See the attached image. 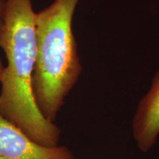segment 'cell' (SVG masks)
Listing matches in <instances>:
<instances>
[{
	"instance_id": "5",
	"label": "cell",
	"mask_w": 159,
	"mask_h": 159,
	"mask_svg": "<svg viewBox=\"0 0 159 159\" xmlns=\"http://www.w3.org/2000/svg\"><path fill=\"white\" fill-rule=\"evenodd\" d=\"M6 4H7V0H0V41H1L2 34L4 27Z\"/></svg>"
},
{
	"instance_id": "4",
	"label": "cell",
	"mask_w": 159,
	"mask_h": 159,
	"mask_svg": "<svg viewBox=\"0 0 159 159\" xmlns=\"http://www.w3.org/2000/svg\"><path fill=\"white\" fill-rule=\"evenodd\" d=\"M133 138L141 152H148L159 136V67L150 89L139 101L132 121Z\"/></svg>"
},
{
	"instance_id": "6",
	"label": "cell",
	"mask_w": 159,
	"mask_h": 159,
	"mask_svg": "<svg viewBox=\"0 0 159 159\" xmlns=\"http://www.w3.org/2000/svg\"><path fill=\"white\" fill-rule=\"evenodd\" d=\"M4 68H5V66H4L3 63H2V61L1 57H0V79H1L2 75Z\"/></svg>"
},
{
	"instance_id": "2",
	"label": "cell",
	"mask_w": 159,
	"mask_h": 159,
	"mask_svg": "<svg viewBox=\"0 0 159 159\" xmlns=\"http://www.w3.org/2000/svg\"><path fill=\"white\" fill-rule=\"evenodd\" d=\"M80 1L54 0L35 12L33 91L41 114L51 122L56 119L83 71L72 27Z\"/></svg>"
},
{
	"instance_id": "3",
	"label": "cell",
	"mask_w": 159,
	"mask_h": 159,
	"mask_svg": "<svg viewBox=\"0 0 159 159\" xmlns=\"http://www.w3.org/2000/svg\"><path fill=\"white\" fill-rule=\"evenodd\" d=\"M0 159H75L64 146L35 142L0 113Z\"/></svg>"
},
{
	"instance_id": "1",
	"label": "cell",
	"mask_w": 159,
	"mask_h": 159,
	"mask_svg": "<svg viewBox=\"0 0 159 159\" xmlns=\"http://www.w3.org/2000/svg\"><path fill=\"white\" fill-rule=\"evenodd\" d=\"M35 16L31 0H7L0 41L7 60L0 79V113L35 142L56 147L61 130L41 114L33 91Z\"/></svg>"
}]
</instances>
